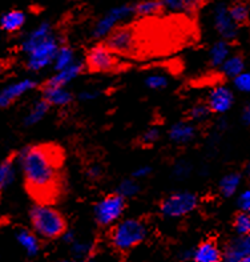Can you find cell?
<instances>
[{
	"instance_id": "cell-15",
	"label": "cell",
	"mask_w": 250,
	"mask_h": 262,
	"mask_svg": "<svg viewBox=\"0 0 250 262\" xmlns=\"http://www.w3.org/2000/svg\"><path fill=\"white\" fill-rule=\"evenodd\" d=\"M84 70V66L81 61H75L72 66L68 68H64L61 71H57L54 76H51L46 83V86H64L68 85L71 81H74Z\"/></svg>"
},
{
	"instance_id": "cell-48",
	"label": "cell",
	"mask_w": 250,
	"mask_h": 262,
	"mask_svg": "<svg viewBox=\"0 0 250 262\" xmlns=\"http://www.w3.org/2000/svg\"><path fill=\"white\" fill-rule=\"evenodd\" d=\"M247 170H249V174H250V165H249V169H247Z\"/></svg>"
},
{
	"instance_id": "cell-1",
	"label": "cell",
	"mask_w": 250,
	"mask_h": 262,
	"mask_svg": "<svg viewBox=\"0 0 250 262\" xmlns=\"http://www.w3.org/2000/svg\"><path fill=\"white\" fill-rule=\"evenodd\" d=\"M27 188L37 200H52L59 188L61 152L54 145L27 146L19 155Z\"/></svg>"
},
{
	"instance_id": "cell-46",
	"label": "cell",
	"mask_w": 250,
	"mask_h": 262,
	"mask_svg": "<svg viewBox=\"0 0 250 262\" xmlns=\"http://www.w3.org/2000/svg\"><path fill=\"white\" fill-rule=\"evenodd\" d=\"M56 262H71V261H56Z\"/></svg>"
},
{
	"instance_id": "cell-38",
	"label": "cell",
	"mask_w": 250,
	"mask_h": 262,
	"mask_svg": "<svg viewBox=\"0 0 250 262\" xmlns=\"http://www.w3.org/2000/svg\"><path fill=\"white\" fill-rule=\"evenodd\" d=\"M238 206L242 213H246L250 216V189L243 190L238 197Z\"/></svg>"
},
{
	"instance_id": "cell-25",
	"label": "cell",
	"mask_w": 250,
	"mask_h": 262,
	"mask_svg": "<svg viewBox=\"0 0 250 262\" xmlns=\"http://www.w3.org/2000/svg\"><path fill=\"white\" fill-rule=\"evenodd\" d=\"M50 106H51L50 104L43 99L36 101V103L34 104V106L30 110V112L27 113V116H26V119H24V124L31 126L37 124L39 121H41L43 117L46 116L48 111H50Z\"/></svg>"
},
{
	"instance_id": "cell-7",
	"label": "cell",
	"mask_w": 250,
	"mask_h": 262,
	"mask_svg": "<svg viewBox=\"0 0 250 262\" xmlns=\"http://www.w3.org/2000/svg\"><path fill=\"white\" fill-rule=\"evenodd\" d=\"M59 47H60V41L55 35L44 40L43 43L35 47L34 50L28 53L27 67L31 71H41L51 64H54Z\"/></svg>"
},
{
	"instance_id": "cell-49",
	"label": "cell",
	"mask_w": 250,
	"mask_h": 262,
	"mask_svg": "<svg viewBox=\"0 0 250 262\" xmlns=\"http://www.w3.org/2000/svg\"><path fill=\"white\" fill-rule=\"evenodd\" d=\"M216 262H221V261H216Z\"/></svg>"
},
{
	"instance_id": "cell-2",
	"label": "cell",
	"mask_w": 250,
	"mask_h": 262,
	"mask_svg": "<svg viewBox=\"0 0 250 262\" xmlns=\"http://www.w3.org/2000/svg\"><path fill=\"white\" fill-rule=\"evenodd\" d=\"M32 228L44 238H57L67 230V224L59 210L46 204L35 205L30 213Z\"/></svg>"
},
{
	"instance_id": "cell-21",
	"label": "cell",
	"mask_w": 250,
	"mask_h": 262,
	"mask_svg": "<svg viewBox=\"0 0 250 262\" xmlns=\"http://www.w3.org/2000/svg\"><path fill=\"white\" fill-rule=\"evenodd\" d=\"M17 243L20 244V246L26 250L28 256H36L40 249V244H39V239L35 236L34 233H31L27 229H21L17 232L16 234Z\"/></svg>"
},
{
	"instance_id": "cell-9",
	"label": "cell",
	"mask_w": 250,
	"mask_h": 262,
	"mask_svg": "<svg viewBox=\"0 0 250 262\" xmlns=\"http://www.w3.org/2000/svg\"><path fill=\"white\" fill-rule=\"evenodd\" d=\"M117 66L115 53L104 43L96 44L88 51L87 67L94 72H108Z\"/></svg>"
},
{
	"instance_id": "cell-20",
	"label": "cell",
	"mask_w": 250,
	"mask_h": 262,
	"mask_svg": "<svg viewBox=\"0 0 250 262\" xmlns=\"http://www.w3.org/2000/svg\"><path fill=\"white\" fill-rule=\"evenodd\" d=\"M161 2L164 4V10L188 13V15L197 12L203 4V0H161Z\"/></svg>"
},
{
	"instance_id": "cell-8",
	"label": "cell",
	"mask_w": 250,
	"mask_h": 262,
	"mask_svg": "<svg viewBox=\"0 0 250 262\" xmlns=\"http://www.w3.org/2000/svg\"><path fill=\"white\" fill-rule=\"evenodd\" d=\"M105 46L116 55H129L133 53L137 47V36L130 26H123L115 28L107 36Z\"/></svg>"
},
{
	"instance_id": "cell-31",
	"label": "cell",
	"mask_w": 250,
	"mask_h": 262,
	"mask_svg": "<svg viewBox=\"0 0 250 262\" xmlns=\"http://www.w3.org/2000/svg\"><path fill=\"white\" fill-rule=\"evenodd\" d=\"M234 229L238 233V236H247L250 234V216L246 213L241 212L237 214L234 220Z\"/></svg>"
},
{
	"instance_id": "cell-42",
	"label": "cell",
	"mask_w": 250,
	"mask_h": 262,
	"mask_svg": "<svg viewBox=\"0 0 250 262\" xmlns=\"http://www.w3.org/2000/svg\"><path fill=\"white\" fill-rule=\"evenodd\" d=\"M63 239H64V243H67V244H72L76 241V237H75V233L74 232H71V230H65L63 234Z\"/></svg>"
},
{
	"instance_id": "cell-29",
	"label": "cell",
	"mask_w": 250,
	"mask_h": 262,
	"mask_svg": "<svg viewBox=\"0 0 250 262\" xmlns=\"http://www.w3.org/2000/svg\"><path fill=\"white\" fill-rule=\"evenodd\" d=\"M15 179V168L14 164L10 160H6L0 163V190L7 188Z\"/></svg>"
},
{
	"instance_id": "cell-17",
	"label": "cell",
	"mask_w": 250,
	"mask_h": 262,
	"mask_svg": "<svg viewBox=\"0 0 250 262\" xmlns=\"http://www.w3.org/2000/svg\"><path fill=\"white\" fill-rule=\"evenodd\" d=\"M221 259V250L213 241H205L193 250L194 262H216Z\"/></svg>"
},
{
	"instance_id": "cell-5",
	"label": "cell",
	"mask_w": 250,
	"mask_h": 262,
	"mask_svg": "<svg viewBox=\"0 0 250 262\" xmlns=\"http://www.w3.org/2000/svg\"><path fill=\"white\" fill-rule=\"evenodd\" d=\"M125 210V199L120 194H108L96 203L94 216L96 223L101 226H109L120 220Z\"/></svg>"
},
{
	"instance_id": "cell-39",
	"label": "cell",
	"mask_w": 250,
	"mask_h": 262,
	"mask_svg": "<svg viewBox=\"0 0 250 262\" xmlns=\"http://www.w3.org/2000/svg\"><path fill=\"white\" fill-rule=\"evenodd\" d=\"M150 172H152V168L149 165H140L137 166L136 169L132 173V179H144V177L149 176Z\"/></svg>"
},
{
	"instance_id": "cell-10",
	"label": "cell",
	"mask_w": 250,
	"mask_h": 262,
	"mask_svg": "<svg viewBox=\"0 0 250 262\" xmlns=\"http://www.w3.org/2000/svg\"><path fill=\"white\" fill-rule=\"evenodd\" d=\"M214 28L225 41L236 39L238 35V26L229 15V8L225 4H218L213 12Z\"/></svg>"
},
{
	"instance_id": "cell-12",
	"label": "cell",
	"mask_w": 250,
	"mask_h": 262,
	"mask_svg": "<svg viewBox=\"0 0 250 262\" xmlns=\"http://www.w3.org/2000/svg\"><path fill=\"white\" fill-rule=\"evenodd\" d=\"M234 103L233 92L228 86L218 85L210 91L208 96V104L210 112L225 113L232 108Z\"/></svg>"
},
{
	"instance_id": "cell-47",
	"label": "cell",
	"mask_w": 250,
	"mask_h": 262,
	"mask_svg": "<svg viewBox=\"0 0 250 262\" xmlns=\"http://www.w3.org/2000/svg\"><path fill=\"white\" fill-rule=\"evenodd\" d=\"M0 70H2V61H0Z\"/></svg>"
},
{
	"instance_id": "cell-32",
	"label": "cell",
	"mask_w": 250,
	"mask_h": 262,
	"mask_svg": "<svg viewBox=\"0 0 250 262\" xmlns=\"http://www.w3.org/2000/svg\"><path fill=\"white\" fill-rule=\"evenodd\" d=\"M145 85L149 90L161 91L164 88H167L168 77L164 76V75H160V73H152V75L147 76V79H145Z\"/></svg>"
},
{
	"instance_id": "cell-37",
	"label": "cell",
	"mask_w": 250,
	"mask_h": 262,
	"mask_svg": "<svg viewBox=\"0 0 250 262\" xmlns=\"http://www.w3.org/2000/svg\"><path fill=\"white\" fill-rule=\"evenodd\" d=\"M160 139V130L157 129V128H149L144 132L143 137H141V141L145 145H152L157 141V140Z\"/></svg>"
},
{
	"instance_id": "cell-11",
	"label": "cell",
	"mask_w": 250,
	"mask_h": 262,
	"mask_svg": "<svg viewBox=\"0 0 250 262\" xmlns=\"http://www.w3.org/2000/svg\"><path fill=\"white\" fill-rule=\"evenodd\" d=\"M36 86V81L31 79L19 80L16 83L4 86L0 91V108H7L11 104L15 103L19 97L26 95L27 92L32 91Z\"/></svg>"
},
{
	"instance_id": "cell-33",
	"label": "cell",
	"mask_w": 250,
	"mask_h": 262,
	"mask_svg": "<svg viewBox=\"0 0 250 262\" xmlns=\"http://www.w3.org/2000/svg\"><path fill=\"white\" fill-rule=\"evenodd\" d=\"M72 254L76 259H84L87 258L88 254L90 252V244L85 243V241H75L72 244Z\"/></svg>"
},
{
	"instance_id": "cell-23",
	"label": "cell",
	"mask_w": 250,
	"mask_h": 262,
	"mask_svg": "<svg viewBox=\"0 0 250 262\" xmlns=\"http://www.w3.org/2000/svg\"><path fill=\"white\" fill-rule=\"evenodd\" d=\"M230 56V46L225 40H220L217 43L213 44V47L210 48L209 57L210 63L213 67H221L225 60Z\"/></svg>"
},
{
	"instance_id": "cell-18",
	"label": "cell",
	"mask_w": 250,
	"mask_h": 262,
	"mask_svg": "<svg viewBox=\"0 0 250 262\" xmlns=\"http://www.w3.org/2000/svg\"><path fill=\"white\" fill-rule=\"evenodd\" d=\"M27 16L26 13L20 10H12L8 11L0 17V28L6 32H16L21 30L23 26L26 24Z\"/></svg>"
},
{
	"instance_id": "cell-24",
	"label": "cell",
	"mask_w": 250,
	"mask_h": 262,
	"mask_svg": "<svg viewBox=\"0 0 250 262\" xmlns=\"http://www.w3.org/2000/svg\"><path fill=\"white\" fill-rule=\"evenodd\" d=\"M221 71L226 77H237L238 75L245 71V61L241 56L238 55H233V56H229L226 60H225V63L221 66Z\"/></svg>"
},
{
	"instance_id": "cell-43",
	"label": "cell",
	"mask_w": 250,
	"mask_h": 262,
	"mask_svg": "<svg viewBox=\"0 0 250 262\" xmlns=\"http://www.w3.org/2000/svg\"><path fill=\"white\" fill-rule=\"evenodd\" d=\"M242 121L245 125L250 126V105H246L242 111Z\"/></svg>"
},
{
	"instance_id": "cell-35",
	"label": "cell",
	"mask_w": 250,
	"mask_h": 262,
	"mask_svg": "<svg viewBox=\"0 0 250 262\" xmlns=\"http://www.w3.org/2000/svg\"><path fill=\"white\" fill-rule=\"evenodd\" d=\"M209 113H210V110L207 104H196V105L189 111V117L192 120L200 121V120L207 119V117L209 116Z\"/></svg>"
},
{
	"instance_id": "cell-44",
	"label": "cell",
	"mask_w": 250,
	"mask_h": 262,
	"mask_svg": "<svg viewBox=\"0 0 250 262\" xmlns=\"http://www.w3.org/2000/svg\"><path fill=\"white\" fill-rule=\"evenodd\" d=\"M241 262H250V254H249V256H246V257H243L242 261H241Z\"/></svg>"
},
{
	"instance_id": "cell-26",
	"label": "cell",
	"mask_w": 250,
	"mask_h": 262,
	"mask_svg": "<svg viewBox=\"0 0 250 262\" xmlns=\"http://www.w3.org/2000/svg\"><path fill=\"white\" fill-rule=\"evenodd\" d=\"M75 53L72 51V48H70L68 46H60L59 50L56 52V56H55L54 60V68L55 71H61L64 68H68L70 66L75 63Z\"/></svg>"
},
{
	"instance_id": "cell-6",
	"label": "cell",
	"mask_w": 250,
	"mask_h": 262,
	"mask_svg": "<svg viewBox=\"0 0 250 262\" xmlns=\"http://www.w3.org/2000/svg\"><path fill=\"white\" fill-rule=\"evenodd\" d=\"M133 15V6H130V4H123V6L110 8L104 16H101L96 21L95 27L92 28V37L94 39L107 37L115 28H117V24L129 19Z\"/></svg>"
},
{
	"instance_id": "cell-41",
	"label": "cell",
	"mask_w": 250,
	"mask_h": 262,
	"mask_svg": "<svg viewBox=\"0 0 250 262\" xmlns=\"http://www.w3.org/2000/svg\"><path fill=\"white\" fill-rule=\"evenodd\" d=\"M88 176L90 179H97V177L101 176V168L99 165H92L89 166V169H88Z\"/></svg>"
},
{
	"instance_id": "cell-19",
	"label": "cell",
	"mask_w": 250,
	"mask_h": 262,
	"mask_svg": "<svg viewBox=\"0 0 250 262\" xmlns=\"http://www.w3.org/2000/svg\"><path fill=\"white\" fill-rule=\"evenodd\" d=\"M196 136V128L190 123H176L170 126L169 139L176 144H187Z\"/></svg>"
},
{
	"instance_id": "cell-3",
	"label": "cell",
	"mask_w": 250,
	"mask_h": 262,
	"mask_svg": "<svg viewBox=\"0 0 250 262\" xmlns=\"http://www.w3.org/2000/svg\"><path fill=\"white\" fill-rule=\"evenodd\" d=\"M148 236V228L144 221L128 219L120 221L112 230V244L119 250H129L141 244Z\"/></svg>"
},
{
	"instance_id": "cell-28",
	"label": "cell",
	"mask_w": 250,
	"mask_h": 262,
	"mask_svg": "<svg viewBox=\"0 0 250 262\" xmlns=\"http://www.w3.org/2000/svg\"><path fill=\"white\" fill-rule=\"evenodd\" d=\"M229 15L237 26L245 24L250 16L249 6L246 3H243V2L233 3V6L229 7Z\"/></svg>"
},
{
	"instance_id": "cell-30",
	"label": "cell",
	"mask_w": 250,
	"mask_h": 262,
	"mask_svg": "<svg viewBox=\"0 0 250 262\" xmlns=\"http://www.w3.org/2000/svg\"><path fill=\"white\" fill-rule=\"evenodd\" d=\"M140 190V185L134 179H127L123 180L119 186H117V194H120L121 197L127 199V197L136 196Z\"/></svg>"
},
{
	"instance_id": "cell-40",
	"label": "cell",
	"mask_w": 250,
	"mask_h": 262,
	"mask_svg": "<svg viewBox=\"0 0 250 262\" xmlns=\"http://www.w3.org/2000/svg\"><path fill=\"white\" fill-rule=\"evenodd\" d=\"M99 96V92L95 90H84L79 93V100L80 101H92Z\"/></svg>"
},
{
	"instance_id": "cell-34",
	"label": "cell",
	"mask_w": 250,
	"mask_h": 262,
	"mask_svg": "<svg viewBox=\"0 0 250 262\" xmlns=\"http://www.w3.org/2000/svg\"><path fill=\"white\" fill-rule=\"evenodd\" d=\"M234 86L240 92L250 93V72H245L243 71L241 75L234 77Z\"/></svg>"
},
{
	"instance_id": "cell-22",
	"label": "cell",
	"mask_w": 250,
	"mask_h": 262,
	"mask_svg": "<svg viewBox=\"0 0 250 262\" xmlns=\"http://www.w3.org/2000/svg\"><path fill=\"white\" fill-rule=\"evenodd\" d=\"M164 11V4L161 0H141L133 4V13L139 16H154Z\"/></svg>"
},
{
	"instance_id": "cell-36",
	"label": "cell",
	"mask_w": 250,
	"mask_h": 262,
	"mask_svg": "<svg viewBox=\"0 0 250 262\" xmlns=\"http://www.w3.org/2000/svg\"><path fill=\"white\" fill-rule=\"evenodd\" d=\"M192 172V165L188 161H178L173 166V176L178 180L187 179Z\"/></svg>"
},
{
	"instance_id": "cell-4",
	"label": "cell",
	"mask_w": 250,
	"mask_h": 262,
	"mask_svg": "<svg viewBox=\"0 0 250 262\" xmlns=\"http://www.w3.org/2000/svg\"><path fill=\"white\" fill-rule=\"evenodd\" d=\"M198 206V197L192 192H176L161 201L160 210L164 216L180 219L193 212Z\"/></svg>"
},
{
	"instance_id": "cell-13",
	"label": "cell",
	"mask_w": 250,
	"mask_h": 262,
	"mask_svg": "<svg viewBox=\"0 0 250 262\" xmlns=\"http://www.w3.org/2000/svg\"><path fill=\"white\" fill-rule=\"evenodd\" d=\"M250 254V234L238 236L229 241L223 252L221 253L222 262H241L243 257Z\"/></svg>"
},
{
	"instance_id": "cell-14",
	"label": "cell",
	"mask_w": 250,
	"mask_h": 262,
	"mask_svg": "<svg viewBox=\"0 0 250 262\" xmlns=\"http://www.w3.org/2000/svg\"><path fill=\"white\" fill-rule=\"evenodd\" d=\"M54 35V30H52V26H51L48 21H43L40 23L36 28L31 31L27 36L24 37L23 41H21V50L24 52L30 53L31 51L34 50L35 47H37L40 43H43L44 40H47L48 37H51Z\"/></svg>"
},
{
	"instance_id": "cell-27",
	"label": "cell",
	"mask_w": 250,
	"mask_h": 262,
	"mask_svg": "<svg viewBox=\"0 0 250 262\" xmlns=\"http://www.w3.org/2000/svg\"><path fill=\"white\" fill-rule=\"evenodd\" d=\"M241 185V174L238 173H229L226 176H223L220 181V192L223 197L233 196L237 189Z\"/></svg>"
},
{
	"instance_id": "cell-16",
	"label": "cell",
	"mask_w": 250,
	"mask_h": 262,
	"mask_svg": "<svg viewBox=\"0 0 250 262\" xmlns=\"http://www.w3.org/2000/svg\"><path fill=\"white\" fill-rule=\"evenodd\" d=\"M72 93L64 86H44V97L50 105L65 106L72 101Z\"/></svg>"
},
{
	"instance_id": "cell-45",
	"label": "cell",
	"mask_w": 250,
	"mask_h": 262,
	"mask_svg": "<svg viewBox=\"0 0 250 262\" xmlns=\"http://www.w3.org/2000/svg\"><path fill=\"white\" fill-rule=\"evenodd\" d=\"M233 3H238V2H242V0H232Z\"/></svg>"
}]
</instances>
